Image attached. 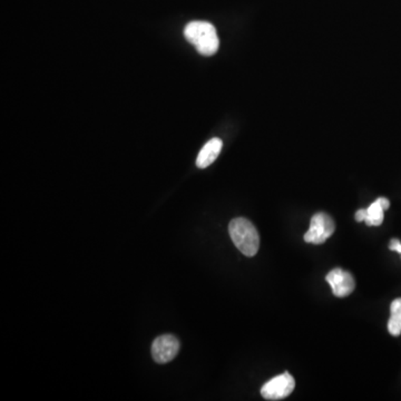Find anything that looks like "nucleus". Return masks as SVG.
<instances>
[{
	"instance_id": "nucleus-11",
	"label": "nucleus",
	"mask_w": 401,
	"mask_h": 401,
	"mask_svg": "<svg viewBox=\"0 0 401 401\" xmlns=\"http://www.w3.org/2000/svg\"><path fill=\"white\" fill-rule=\"evenodd\" d=\"M389 249L391 251H396L401 255V242L398 240V239H393L391 241V244H389Z\"/></svg>"
},
{
	"instance_id": "nucleus-8",
	"label": "nucleus",
	"mask_w": 401,
	"mask_h": 401,
	"mask_svg": "<svg viewBox=\"0 0 401 401\" xmlns=\"http://www.w3.org/2000/svg\"><path fill=\"white\" fill-rule=\"evenodd\" d=\"M384 213L385 210L382 208L379 201L377 199L376 202L367 209V216H365V223L368 227H379L384 222Z\"/></svg>"
},
{
	"instance_id": "nucleus-2",
	"label": "nucleus",
	"mask_w": 401,
	"mask_h": 401,
	"mask_svg": "<svg viewBox=\"0 0 401 401\" xmlns=\"http://www.w3.org/2000/svg\"><path fill=\"white\" fill-rule=\"evenodd\" d=\"M229 232L234 245L246 257H255L260 248V236L255 225L245 218L231 221Z\"/></svg>"
},
{
	"instance_id": "nucleus-3",
	"label": "nucleus",
	"mask_w": 401,
	"mask_h": 401,
	"mask_svg": "<svg viewBox=\"0 0 401 401\" xmlns=\"http://www.w3.org/2000/svg\"><path fill=\"white\" fill-rule=\"evenodd\" d=\"M335 221L326 213H317L311 219L310 227L305 234L307 243L324 244L335 233Z\"/></svg>"
},
{
	"instance_id": "nucleus-13",
	"label": "nucleus",
	"mask_w": 401,
	"mask_h": 401,
	"mask_svg": "<svg viewBox=\"0 0 401 401\" xmlns=\"http://www.w3.org/2000/svg\"><path fill=\"white\" fill-rule=\"evenodd\" d=\"M378 201H379L380 204H381L382 208H384V210L385 211L388 210L389 206H391V202H389V199H386V197H379Z\"/></svg>"
},
{
	"instance_id": "nucleus-10",
	"label": "nucleus",
	"mask_w": 401,
	"mask_h": 401,
	"mask_svg": "<svg viewBox=\"0 0 401 401\" xmlns=\"http://www.w3.org/2000/svg\"><path fill=\"white\" fill-rule=\"evenodd\" d=\"M388 330H389L391 335H393V337H398L401 333V322L393 320V319H389V321H388Z\"/></svg>"
},
{
	"instance_id": "nucleus-12",
	"label": "nucleus",
	"mask_w": 401,
	"mask_h": 401,
	"mask_svg": "<svg viewBox=\"0 0 401 401\" xmlns=\"http://www.w3.org/2000/svg\"><path fill=\"white\" fill-rule=\"evenodd\" d=\"M365 216H367V209H361V210L357 211L354 218L357 222H365Z\"/></svg>"
},
{
	"instance_id": "nucleus-5",
	"label": "nucleus",
	"mask_w": 401,
	"mask_h": 401,
	"mask_svg": "<svg viewBox=\"0 0 401 401\" xmlns=\"http://www.w3.org/2000/svg\"><path fill=\"white\" fill-rule=\"evenodd\" d=\"M180 342L174 335H164L156 338L152 345L153 359L158 363H167L176 357Z\"/></svg>"
},
{
	"instance_id": "nucleus-6",
	"label": "nucleus",
	"mask_w": 401,
	"mask_h": 401,
	"mask_svg": "<svg viewBox=\"0 0 401 401\" xmlns=\"http://www.w3.org/2000/svg\"><path fill=\"white\" fill-rule=\"evenodd\" d=\"M326 280L331 287L332 294L338 298L350 296L356 287L354 277L342 268H333L328 273Z\"/></svg>"
},
{
	"instance_id": "nucleus-7",
	"label": "nucleus",
	"mask_w": 401,
	"mask_h": 401,
	"mask_svg": "<svg viewBox=\"0 0 401 401\" xmlns=\"http://www.w3.org/2000/svg\"><path fill=\"white\" fill-rule=\"evenodd\" d=\"M222 145H223V143L218 137L210 139L203 146L202 150L199 151L197 158V167L199 169H206L208 166L213 163L214 160L220 156V153H221Z\"/></svg>"
},
{
	"instance_id": "nucleus-9",
	"label": "nucleus",
	"mask_w": 401,
	"mask_h": 401,
	"mask_svg": "<svg viewBox=\"0 0 401 401\" xmlns=\"http://www.w3.org/2000/svg\"><path fill=\"white\" fill-rule=\"evenodd\" d=\"M391 319L399 321L401 322V298L399 299L393 300L391 305Z\"/></svg>"
},
{
	"instance_id": "nucleus-1",
	"label": "nucleus",
	"mask_w": 401,
	"mask_h": 401,
	"mask_svg": "<svg viewBox=\"0 0 401 401\" xmlns=\"http://www.w3.org/2000/svg\"><path fill=\"white\" fill-rule=\"evenodd\" d=\"M184 36L203 56H212L219 50L220 39L215 27L208 22H192L186 25Z\"/></svg>"
},
{
	"instance_id": "nucleus-4",
	"label": "nucleus",
	"mask_w": 401,
	"mask_h": 401,
	"mask_svg": "<svg viewBox=\"0 0 401 401\" xmlns=\"http://www.w3.org/2000/svg\"><path fill=\"white\" fill-rule=\"evenodd\" d=\"M296 387V380L289 372L274 377L261 389V395L266 400H282L290 396Z\"/></svg>"
}]
</instances>
